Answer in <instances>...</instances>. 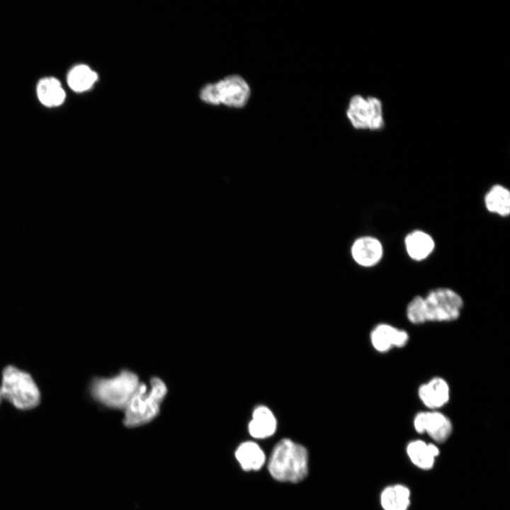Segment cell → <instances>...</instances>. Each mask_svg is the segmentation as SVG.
<instances>
[{
	"instance_id": "6da1fadb",
	"label": "cell",
	"mask_w": 510,
	"mask_h": 510,
	"mask_svg": "<svg viewBox=\"0 0 510 510\" xmlns=\"http://www.w3.org/2000/svg\"><path fill=\"white\" fill-rule=\"evenodd\" d=\"M464 307L462 297L448 288L430 290L426 296L416 295L408 303L406 316L409 322H450L458 319Z\"/></svg>"
},
{
	"instance_id": "7a4b0ae2",
	"label": "cell",
	"mask_w": 510,
	"mask_h": 510,
	"mask_svg": "<svg viewBox=\"0 0 510 510\" xmlns=\"http://www.w3.org/2000/svg\"><path fill=\"white\" fill-rule=\"evenodd\" d=\"M168 392L165 382L158 377L150 380L149 385L139 384L123 409V424L129 428L145 425L159 414L161 405Z\"/></svg>"
},
{
	"instance_id": "3957f363",
	"label": "cell",
	"mask_w": 510,
	"mask_h": 510,
	"mask_svg": "<svg viewBox=\"0 0 510 510\" xmlns=\"http://www.w3.org/2000/svg\"><path fill=\"white\" fill-rule=\"evenodd\" d=\"M268 469L276 480L300 482L307 475V451L303 446L289 438H283L273 448L268 460Z\"/></svg>"
},
{
	"instance_id": "277c9868",
	"label": "cell",
	"mask_w": 510,
	"mask_h": 510,
	"mask_svg": "<svg viewBox=\"0 0 510 510\" xmlns=\"http://www.w3.org/2000/svg\"><path fill=\"white\" fill-rule=\"evenodd\" d=\"M140 383L138 375L129 370H122L108 378H97L91 385L92 397L103 406L123 409Z\"/></svg>"
},
{
	"instance_id": "5b68a950",
	"label": "cell",
	"mask_w": 510,
	"mask_h": 510,
	"mask_svg": "<svg viewBox=\"0 0 510 510\" xmlns=\"http://www.w3.org/2000/svg\"><path fill=\"white\" fill-rule=\"evenodd\" d=\"M0 390L1 396L20 409H33L40 402V394L31 376L12 366L4 370Z\"/></svg>"
},
{
	"instance_id": "8992f818",
	"label": "cell",
	"mask_w": 510,
	"mask_h": 510,
	"mask_svg": "<svg viewBox=\"0 0 510 510\" xmlns=\"http://www.w3.org/2000/svg\"><path fill=\"white\" fill-rule=\"evenodd\" d=\"M250 89L247 82L239 75H231L215 84L206 85L200 97L205 103H222L234 108L243 107L249 98Z\"/></svg>"
},
{
	"instance_id": "52a82bcc",
	"label": "cell",
	"mask_w": 510,
	"mask_h": 510,
	"mask_svg": "<svg viewBox=\"0 0 510 510\" xmlns=\"http://www.w3.org/2000/svg\"><path fill=\"white\" fill-rule=\"evenodd\" d=\"M346 115L352 126L358 130H379L385 126L382 102L373 96H353Z\"/></svg>"
},
{
	"instance_id": "ba28073f",
	"label": "cell",
	"mask_w": 510,
	"mask_h": 510,
	"mask_svg": "<svg viewBox=\"0 0 510 510\" xmlns=\"http://www.w3.org/2000/svg\"><path fill=\"white\" fill-rule=\"evenodd\" d=\"M414 427L417 433H426L436 443H444L453 432L449 418L436 410L418 412L414 418Z\"/></svg>"
},
{
	"instance_id": "9c48e42d",
	"label": "cell",
	"mask_w": 510,
	"mask_h": 510,
	"mask_svg": "<svg viewBox=\"0 0 510 510\" xmlns=\"http://www.w3.org/2000/svg\"><path fill=\"white\" fill-rule=\"evenodd\" d=\"M373 348L380 353H386L393 348H402L409 341L408 332L387 323H380L370 334Z\"/></svg>"
},
{
	"instance_id": "30bf717a",
	"label": "cell",
	"mask_w": 510,
	"mask_h": 510,
	"mask_svg": "<svg viewBox=\"0 0 510 510\" xmlns=\"http://www.w3.org/2000/svg\"><path fill=\"white\" fill-rule=\"evenodd\" d=\"M418 397L427 408L434 410L443 407L449 402L450 390L448 382L436 376L419 386Z\"/></svg>"
},
{
	"instance_id": "8fae6325",
	"label": "cell",
	"mask_w": 510,
	"mask_h": 510,
	"mask_svg": "<svg viewBox=\"0 0 510 510\" xmlns=\"http://www.w3.org/2000/svg\"><path fill=\"white\" fill-rule=\"evenodd\" d=\"M354 260L363 266H372L376 264L382 256V246L380 242L370 237L358 239L351 249Z\"/></svg>"
},
{
	"instance_id": "7c38bea8",
	"label": "cell",
	"mask_w": 510,
	"mask_h": 510,
	"mask_svg": "<svg viewBox=\"0 0 510 510\" xmlns=\"http://www.w3.org/2000/svg\"><path fill=\"white\" fill-rule=\"evenodd\" d=\"M276 426V419L268 407L259 405L255 407L248 425L249 432L252 437L259 439L269 437L274 434Z\"/></svg>"
},
{
	"instance_id": "4fadbf2b",
	"label": "cell",
	"mask_w": 510,
	"mask_h": 510,
	"mask_svg": "<svg viewBox=\"0 0 510 510\" xmlns=\"http://www.w3.org/2000/svg\"><path fill=\"white\" fill-rule=\"evenodd\" d=\"M407 453L412 463L422 470H429L434 464L435 458L439 450L433 443H426L421 440L410 442L407 447Z\"/></svg>"
},
{
	"instance_id": "5bb4252c",
	"label": "cell",
	"mask_w": 510,
	"mask_h": 510,
	"mask_svg": "<svg viewBox=\"0 0 510 510\" xmlns=\"http://www.w3.org/2000/svg\"><path fill=\"white\" fill-rule=\"evenodd\" d=\"M40 102L47 107L61 106L66 94L60 81L55 77H45L39 81L36 88Z\"/></svg>"
},
{
	"instance_id": "9a60e30c",
	"label": "cell",
	"mask_w": 510,
	"mask_h": 510,
	"mask_svg": "<svg viewBox=\"0 0 510 510\" xmlns=\"http://www.w3.org/2000/svg\"><path fill=\"white\" fill-rule=\"evenodd\" d=\"M404 244L408 255L414 260L421 261L429 256L434 249V241L427 233L415 230L405 237Z\"/></svg>"
},
{
	"instance_id": "2e32d148",
	"label": "cell",
	"mask_w": 510,
	"mask_h": 510,
	"mask_svg": "<svg viewBox=\"0 0 510 510\" xmlns=\"http://www.w3.org/2000/svg\"><path fill=\"white\" fill-rule=\"evenodd\" d=\"M235 457L244 470H257L264 464V453L258 444L246 441L239 446L235 451Z\"/></svg>"
},
{
	"instance_id": "e0dca14e",
	"label": "cell",
	"mask_w": 510,
	"mask_h": 510,
	"mask_svg": "<svg viewBox=\"0 0 510 510\" xmlns=\"http://www.w3.org/2000/svg\"><path fill=\"white\" fill-rule=\"evenodd\" d=\"M410 492L402 484L385 487L380 494V504L384 510H407Z\"/></svg>"
},
{
	"instance_id": "ac0fdd59",
	"label": "cell",
	"mask_w": 510,
	"mask_h": 510,
	"mask_svg": "<svg viewBox=\"0 0 510 510\" xmlns=\"http://www.w3.org/2000/svg\"><path fill=\"white\" fill-rule=\"evenodd\" d=\"M487 209L501 216H507L510 212V192L499 184L494 185L489 190L484 197Z\"/></svg>"
},
{
	"instance_id": "d6986e66",
	"label": "cell",
	"mask_w": 510,
	"mask_h": 510,
	"mask_svg": "<svg viewBox=\"0 0 510 510\" xmlns=\"http://www.w3.org/2000/svg\"><path fill=\"white\" fill-rule=\"evenodd\" d=\"M97 79V74L89 67L78 64L69 70L67 79L72 90L81 93L90 89Z\"/></svg>"
},
{
	"instance_id": "ffe728a7",
	"label": "cell",
	"mask_w": 510,
	"mask_h": 510,
	"mask_svg": "<svg viewBox=\"0 0 510 510\" xmlns=\"http://www.w3.org/2000/svg\"><path fill=\"white\" fill-rule=\"evenodd\" d=\"M1 397H2V396H1V390H0V401H1Z\"/></svg>"
}]
</instances>
